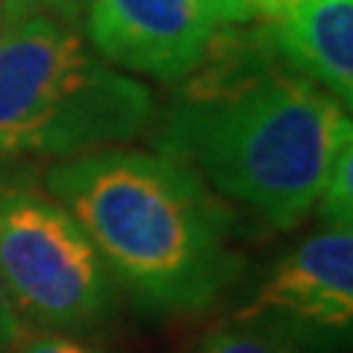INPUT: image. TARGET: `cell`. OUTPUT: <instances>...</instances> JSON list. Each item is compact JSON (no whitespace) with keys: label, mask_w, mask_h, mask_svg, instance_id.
Listing matches in <instances>:
<instances>
[{"label":"cell","mask_w":353,"mask_h":353,"mask_svg":"<svg viewBox=\"0 0 353 353\" xmlns=\"http://www.w3.org/2000/svg\"><path fill=\"white\" fill-rule=\"evenodd\" d=\"M274 62L248 24H221L157 153L289 230L315 209L333 162L353 145V124L333 94Z\"/></svg>","instance_id":"cell-1"},{"label":"cell","mask_w":353,"mask_h":353,"mask_svg":"<svg viewBox=\"0 0 353 353\" xmlns=\"http://www.w3.org/2000/svg\"><path fill=\"white\" fill-rule=\"evenodd\" d=\"M48 192L80 221L141 312H203L236 280L227 209L189 165L103 148L53 165Z\"/></svg>","instance_id":"cell-2"},{"label":"cell","mask_w":353,"mask_h":353,"mask_svg":"<svg viewBox=\"0 0 353 353\" xmlns=\"http://www.w3.org/2000/svg\"><path fill=\"white\" fill-rule=\"evenodd\" d=\"M148 85L109 68L80 24L24 18L0 27V153L80 157L141 136Z\"/></svg>","instance_id":"cell-3"},{"label":"cell","mask_w":353,"mask_h":353,"mask_svg":"<svg viewBox=\"0 0 353 353\" xmlns=\"http://www.w3.org/2000/svg\"><path fill=\"white\" fill-rule=\"evenodd\" d=\"M0 280L21 318L53 333L94 330L118 312V285L80 221L15 180H0Z\"/></svg>","instance_id":"cell-4"},{"label":"cell","mask_w":353,"mask_h":353,"mask_svg":"<svg viewBox=\"0 0 353 353\" xmlns=\"http://www.w3.org/2000/svg\"><path fill=\"white\" fill-rule=\"evenodd\" d=\"M312 347L347 345L353 327V233L324 227L274 265L236 315Z\"/></svg>","instance_id":"cell-5"},{"label":"cell","mask_w":353,"mask_h":353,"mask_svg":"<svg viewBox=\"0 0 353 353\" xmlns=\"http://www.w3.org/2000/svg\"><path fill=\"white\" fill-rule=\"evenodd\" d=\"M233 0H92L85 36L106 62L180 83L201 68Z\"/></svg>","instance_id":"cell-6"},{"label":"cell","mask_w":353,"mask_h":353,"mask_svg":"<svg viewBox=\"0 0 353 353\" xmlns=\"http://www.w3.org/2000/svg\"><path fill=\"white\" fill-rule=\"evenodd\" d=\"M230 21L248 24L280 65L350 109L353 0H233Z\"/></svg>","instance_id":"cell-7"},{"label":"cell","mask_w":353,"mask_h":353,"mask_svg":"<svg viewBox=\"0 0 353 353\" xmlns=\"http://www.w3.org/2000/svg\"><path fill=\"white\" fill-rule=\"evenodd\" d=\"M189 353H294V345L262 324L233 318L212 327Z\"/></svg>","instance_id":"cell-8"},{"label":"cell","mask_w":353,"mask_h":353,"mask_svg":"<svg viewBox=\"0 0 353 353\" xmlns=\"http://www.w3.org/2000/svg\"><path fill=\"white\" fill-rule=\"evenodd\" d=\"M318 215H321L324 227L350 230L353 221V145H347L333 162L324 192L318 197Z\"/></svg>","instance_id":"cell-9"},{"label":"cell","mask_w":353,"mask_h":353,"mask_svg":"<svg viewBox=\"0 0 353 353\" xmlns=\"http://www.w3.org/2000/svg\"><path fill=\"white\" fill-rule=\"evenodd\" d=\"M92 0H0V21L3 24H15L24 18H57L80 24L85 18V9Z\"/></svg>","instance_id":"cell-10"},{"label":"cell","mask_w":353,"mask_h":353,"mask_svg":"<svg viewBox=\"0 0 353 353\" xmlns=\"http://www.w3.org/2000/svg\"><path fill=\"white\" fill-rule=\"evenodd\" d=\"M12 353H97L85 347L83 341L71 339L68 333H53V330H36L18 339Z\"/></svg>","instance_id":"cell-11"},{"label":"cell","mask_w":353,"mask_h":353,"mask_svg":"<svg viewBox=\"0 0 353 353\" xmlns=\"http://www.w3.org/2000/svg\"><path fill=\"white\" fill-rule=\"evenodd\" d=\"M24 318L15 309L12 297H9L3 280H0V353H12V347L18 345V339L24 336Z\"/></svg>","instance_id":"cell-12"},{"label":"cell","mask_w":353,"mask_h":353,"mask_svg":"<svg viewBox=\"0 0 353 353\" xmlns=\"http://www.w3.org/2000/svg\"><path fill=\"white\" fill-rule=\"evenodd\" d=\"M0 27H3V21H0Z\"/></svg>","instance_id":"cell-13"}]
</instances>
